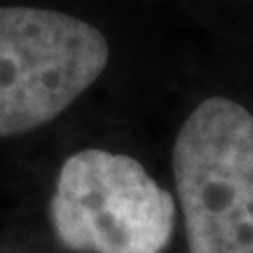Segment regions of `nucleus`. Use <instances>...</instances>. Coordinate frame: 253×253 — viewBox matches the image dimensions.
Segmentation results:
<instances>
[{
  "label": "nucleus",
  "instance_id": "obj_1",
  "mask_svg": "<svg viewBox=\"0 0 253 253\" xmlns=\"http://www.w3.org/2000/svg\"><path fill=\"white\" fill-rule=\"evenodd\" d=\"M173 178L190 253H253V115L213 96L173 145Z\"/></svg>",
  "mask_w": 253,
  "mask_h": 253
},
{
  "label": "nucleus",
  "instance_id": "obj_2",
  "mask_svg": "<svg viewBox=\"0 0 253 253\" xmlns=\"http://www.w3.org/2000/svg\"><path fill=\"white\" fill-rule=\"evenodd\" d=\"M99 28L36 7H0V136L52 122L108 63Z\"/></svg>",
  "mask_w": 253,
  "mask_h": 253
},
{
  "label": "nucleus",
  "instance_id": "obj_3",
  "mask_svg": "<svg viewBox=\"0 0 253 253\" xmlns=\"http://www.w3.org/2000/svg\"><path fill=\"white\" fill-rule=\"evenodd\" d=\"M49 211L63 246L94 253H160L176 220L173 197L143 164L99 148L63 162Z\"/></svg>",
  "mask_w": 253,
  "mask_h": 253
}]
</instances>
